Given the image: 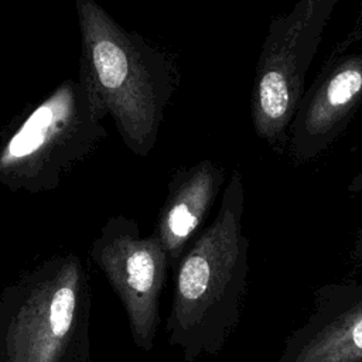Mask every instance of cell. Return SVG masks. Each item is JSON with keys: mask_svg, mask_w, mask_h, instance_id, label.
I'll return each instance as SVG.
<instances>
[{"mask_svg": "<svg viewBox=\"0 0 362 362\" xmlns=\"http://www.w3.org/2000/svg\"><path fill=\"white\" fill-rule=\"evenodd\" d=\"M243 212V175L233 171L215 218L174 267L167 334L185 362L218 355L239 325L249 276Z\"/></svg>", "mask_w": 362, "mask_h": 362, "instance_id": "6da1fadb", "label": "cell"}, {"mask_svg": "<svg viewBox=\"0 0 362 362\" xmlns=\"http://www.w3.org/2000/svg\"><path fill=\"white\" fill-rule=\"evenodd\" d=\"M81 10L98 103L112 110L129 147L144 156L156 144L177 88L175 64L141 37L122 30L92 1H82Z\"/></svg>", "mask_w": 362, "mask_h": 362, "instance_id": "7a4b0ae2", "label": "cell"}, {"mask_svg": "<svg viewBox=\"0 0 362 362\" xmlns=\"http://www.w3.org/2000/svg\"><path fill=\"white\" fill-rule=\"evenodd\" d=\"M338 0H296L272 18L255 69L250 115L256 136L286 153L288 126L305 90V75Z\"/></svg>", "mask_w": 362, "mask_h": 362, "instance_id": "3957f363", "label": "cell"}, {"mask_svg": "<svg viewBox=\"0 0 362 362\" xmlns=\"http://www.w3.org/2000/svg\"><path fill=\"white\" fill-rule=\"evenodd\" d=\"M96 262L122 300L136 345L151 351L170 267L161 242L154 233L141 238L136 225L126 221L98 246Z\"/></svg>", "mask_w": 362, "mask_h": 362, "instance_id": "277c9868", "label": "cell"}, {"mask_svg": "<svg viewBox=\"0 0 362 362\" xmlns=\"http://www.w3.org/2000/svg\"><path fill=\"white\" fill-rule=\"evenodd\" d=\"M361 103L362 48L331 52L288 126L290 161L300 165L318 158L344 134Z\"/></svg>", "mask_w": 362, "mask_h": 362, "instance_id": "5b68a950", "label": "cell"}, {"mask_svg": "<svg viewBox=\"0 0 362 362\" xmlns=\"http://www.w3.org/2000/svg\"><path fill=\"white\" fill-rule=\"evenodd\" d=\"M81 266L65 262L23 303L7 337L10 362H59L72 335Z\"/></svg>", "mask_w": 362, "mask_h": 362, "instance_id": "8992f818", "label": "cell"}, {"mask_svg": "<svg viewBox=\"0 0 362 362\" xmlns=\"http://www.w3.org/2000/svg\"><path fill=\"white\" fill-rule=\"evenodd\" d=\"M276 362H362V280L321 284Z\"/></svg>", "mask_w": 362, "mask_h": 362, "instance_id": "52a82bcc", "label": "cell"}, {"mask_svg": "<svg viewBox=\"0 0 362 362\" xmlns=\"http://www.w3.org/2000/svg\"><path fill=\"white\" fill-rule=\"evenodd\" d=\"M225 182V168L212 160H201L174 173L165 202L160 211L154 235L175 264L202 230Z\"/></svg>", "mask_w": 362, "mask_h": 362, "instance_id": "ba28073f", "label": "cell"}, {"mask_svg": "<svg viewBox=\"0 0 362 362\" xmlns=\"http://www.w3.org/2000/svg\"><path fill=\"white\" fill-rule=\"evenodd\" d=\"M71 96L72 93L69 90L59 92L33 112L11 137L1 156V164L21 165L40 157L68 123L72 112Z\"/></svg>", "mask_w": 362, "mask_h": 362, "instance_id": "9c48e42d", "label": "cell"}, {"mask_svg": "<svg viewBox=\"0 0 362 362\" xmlns=\"http://www.w3.org/2000/svg\"><path fill=\"white\" fill-rule=\"evenodd\" d=\"M355 44H362V11L354 25V28L348 33V35L332 49V52H345Z\"/></svg>", "mask_w": 362, "mask_h": 362, "instance_id": "30bf717a", "label": "cell"}, {"mask_svg": "<svg viewBox=\"0 0 362 362\" xmlns=\"http://www.w3.org/2000/svg\"><path fill=\"white\" fill-rule=\"evenodd\" d=\"M351 257L354 259V262L362 263V225L356 229L351 247Z\"/></svg>", "mask_w": 362, "mask_h": 362, "instance_id": "8fae6325", "label": "cell"}, {"mask_svg": "<svg viewBox=\"0 0 362 362\" xmlns=\"http://www.w3.org/2000/svg\"><path fill=\"white\" fill-rule=\"evenodd\" d=\"M349 192H355V194H359L362 192V170L351 180V182L348 184V188H346Z\"/></svg>", "mask_w": 362, "mask_h": 362, "instance_id": "7c38bea8", "label": "cell"}]
</instances>
